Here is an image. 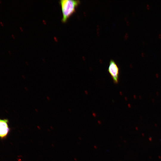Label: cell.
I'll return each mask as SVG.
<instances>
[{"label":"cell","mask_w":161,"mask_h":161,"mask_svg":"<svg viewBox=\"0 0 161 161\" xmlns=\"http://www.w3.org/2000/svg\"><path fill=\"white\" fill-rule=\"evenodd\" d=\"M7 119H0V138L1 139L5 138L10 131Z\"/></svg>","instance_id":"cell-3"},{"label":"cell","mask_w":161,"mask_h":161,"mask_svg":"<svg viewBox=\"0 0 161 161\" xmlns=\"http://www.w3.org/2000/svg\"><path fill=\"white\" fill-rule=\"evenodd\" d=\"M0 24H1V26H4V24H3V23L2 22V21H0Z\"/></svg>","instance_id":"cell-4"},{"label":"cell","mask_w":161,"mask_h":161,"mask_svg":"<svg viewBox=\"0 0 161 161\" xmlns=\"http://www.w3.org/2000/svg\"><path fill=\"white\" fill-rule=\"evenodd\" d=\"M59 3L61 5L62 14L61 21L66 22L69 18L75 12L80 4L79 0H61Z\"/></svg>","instance_id":"cell-1"},{"label":"cell","mask_w":161,"mask_h":161,"mask_svg":"<svg viewBox=\"0 0 161 161\" xmlns=\"http://www.w3.org/2000/svg\"><path fill=\"white\" fill-rule=\"evenodd\" d=\"M108 71L114 83H118L119 81V69L117 64L113 60H110Z\"/></svg>","instance_id":"cell-2"},{"label":"cell","mask_w":161,"mask_h":161,"mask_svg":"<svg viewBox=\"0 0 161 161\" xmlns=\"http://www.w3.org/2000/svg\"><path fill=\"white\" fill-rule=\"evenodd\" d=\"M1 3V1L0 0V3Z\"/></svg>","instance_id":"cell-5"}]
</instances>
